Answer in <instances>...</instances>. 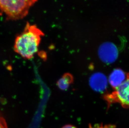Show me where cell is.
I'll use <instances>...</instances> for the list:
<instances>
[{"instance_id": "9c48e42d", "label": "cell", "mask_w": 129, "mask_h": 128, "mask_svg": "<svg viewBox=\"0 0 129 128\" xmlns=\"http://www.w3.org/2000/svg\"><path fill=\"white\" fill-rule=\"evenodd\" d=\"M0 128H7L5 120L0 115Z\"/></svg>"}, {"instance_id": "5b68a950", "label": "cell", "mask_w": 129, "mask_h": 128, "mask_svg": "<svg viewBox=\"0 0 129 128\" xmlns=\"http://www.w3.org/2000/svg\"><path fill=\"white\" fill-rule=\"evenodd\" d=\"M89 85L94 91L103 92L107 87V78L106 76L102 73H95L90 77Z\"/></svg>"}, {"instance_id": "8992f818", "label": "cell", "mask_w": 129, "mask_h": 128, "mask_svg": "<svg viewBox=\"0 0 129 128\" xmlns=\"http://www.w3.org/2000/svg\"><path fill=\"white\" fill-rule=\"evenodd\" d=\"M127 78V74L122 69L117 68L111 73L109 77L110 85L114 89L117 88L124 82Z\"/></svg>"}, {"instance_id": "3957f363", "label": "cell", "mask_w": 129, "mask_h": 128, "mask_svg": "<svg viewBox=\"0 0 129 128\" xmlns=\"http://www.w3.org/2000/svg\"><path fill=\"white\" fill-rule=\"evenodd\" d=\"M110 93L104 96L109 106L116 103H119L123 108L129 109V73L124 82Z\"/></svg>"}, {"instance_id": "30bf717a", "label": "cell", "mask_w": 129, "mask_h": 128, "mask_svg": "<svg viewBox=\"0 0 129 128\" xmlns=\"http://www.w3.org/2000/svg\"><path fill=\"white\" fill-rule=\"evenodd\" d=\"M61 128H77L75 126H73L72 125L67 124L63 126Z\"/></svg>"}, {"instance_id": "6da1fadb", "label": "cell", "mask_w": 129, "mask_h": 128, "mask_svg": "<svg viewBox=\"0 0 129 128\" xmlns=\"http://www.w3.org/2000/svg\"><path fill=\"white\" fill-rule=\"evenodd\" d=\"M44 34L34 25L27 22L21 33L16 37L15 52L26 59H31L38 52L42 37Z\"/></svg>"}, {"instance_id": "7a4b0ae2", "label": "cell", "mask_w": 129, "mask_h": 128, "mask_svg": "<svg viewBox=\"0 0 129 128\" xmlns=\"http://www.w3.org/2000/svg\"><path fill=\"white\" fill-rule=\"evenodd\" d=\"M38 0H0V11L9 20L21 19L28 14L29 9Z\"/></svg>"}, {"instance_id": "277c9868", "label": "cell", "mask_w": 129, "mask_h": 128, "mask_svg": "<svg viewBox=\"0 0 129 128\" xmlns=\"http://www.w3.org/2000/svg\"><path fill=\"white\" fill-rule=\"evenodd\" d=\"M101 60L105 63L111 64L118 57V52L115 45L110 42H106L101 45L98 51Z\"/></svg>"}, {"instance_id": "52a82bcc", "label": "cell", "mask_w": 129, "mask_h": 128, "mask_svg": "<svg viewBox=\"0 0 129 128\" xmlns=\"http://www.w3.org/2000/svg\"><path fill=\"white\" fill-rule=\"evenodd\" d=\"M74 82L73 75L70 73H65L56 83L58 87L62 90H66Z\"/></svg>"}, {"instance_id": "ba28073f", "label": "cell", "mask_w": 129, "mask_h": 128, "mask_svg": "<svg viewBox=\"0 0 129 128\" xmlns=\"http://www.w3.org/2000/svg\"><path fill=\"white\" fill-rule=\"evenodd\" d=\"M89 128H116V126L113 124H96L94 126L89 125Z\"/></svg>"}]
</instances>
